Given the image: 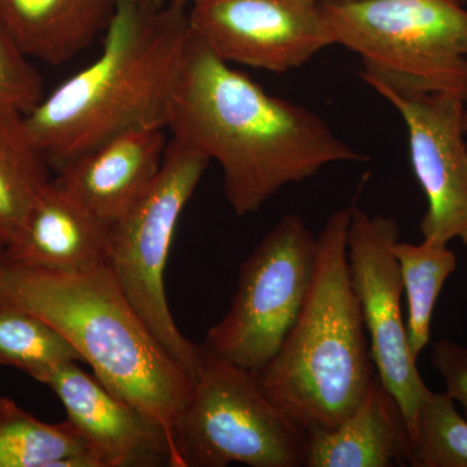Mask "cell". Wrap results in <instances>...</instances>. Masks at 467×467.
<instances>
[{"label":"cell","instance_id":"obj_1","mask_svg":"<svg viewBox=\"0 0 467 467\" xmlns=\"http://www.w3.org/2000/svg\"><path fill=\"white\" fill-rule=\"evenodd\" d=\"M167 129L171 140L220 164L226 201L239 217L328 165L368 160L317 113L267 94L193 34Z\"/></svg>","mask_w":467,"mask_h":467},{"label":"cell","instance_id":"obj_2","mask_svg":"<svg viewBox=\"0 0 467 467\" xmlns=\"http://www.w3.org/2000/svg\"><path fill=\"white\" fill-rule=\"evenodd\" d=\"M99 57L58 85L18 124L57 171L86 150L142 126L167 128L192 41L189 5L119 0Z\"/></svg>","mask_w":467,"mask_h":467},{"label":"cell","instance_id":"obj_3","mask_svg":"<svg viewBox=\"0 0 467 467\" xmlns=\"http://www.w3.org/2000/svg\"><path fill=\"white\" fill-rule=\"evenodd\" d=\"M0 303L38 316L72 344L110 392L174 431L193 379L159 342L109 267L51 272L0 260Z\"/></svg>","mask_w":467,"mask_h":467},{"label":"cell","instance_id":"obj_4","mask_svg":"<svg viewBox=\"0 0 467 467\" xmlns=\"http://www.w3.org/2000/svg\"><path fill=\"white\" fill-rule=\"evenodd\" d=\"M352 207L333 212L317 236L312 285L275 358L254 373L261 389L304 431L343 423L377 376L358 295L350 284L347 233Z\"/></svg>","mask_w":467,"mask_h":467},{"label":"cell","instance_id":"obj_5","mask_svg":"<svg viewBox=\"0 0 467 467\" xmlns=\"http://www.w3.org/2000/svg\"><path fill=\"white\" fill-rule=\"evenodd\" d=\"M334 46L361 58L368 86L467 91V9L454 0H358L321 5Z\"/></svg>","mask_w":467,"mask_h":467},{"label":"cell","instance_id":"obj_6","mask_svg":"<svg viewBox=\"0 0 467 467\" xmlns=\"http://www.w3.org/2000/svg\"><path fill=\"white\" fill-rule=\"evenodd\" d=\"M308 432L261 389L247 368L202 344L193 391L174 431L178 467L306 466Z\"/></svg>","mask_w":467,"mask_h":467},{"label":"cell","instance_id":"obj_7","mask_svg":"<svg viewBox=\"0 0 467 467\" xmlns=\"http://www.w3.org/2000/svg\"><path fill=\"white\" fill-rule=\"evenodd\" d=\"M211 160L186 144L169 140L161 171L133 207L109 227V267L159 342L195 377L202 346L190 342L169 309L165 269L181 214Z\"/></svg>","mask_w":467,"mask_h":467},{"label":"cell","instance_id":"obj_8","mask_svg":"<svg viewBox=\"0 0 467 467\" xmlns=\"http://www.w3.org/2000/svg\"><path fill=\"white\" fill-rule=\"evenodd\" d=\"M317 236L299 214H285L242 264L225 316L204 346L257 373L269 364L299 317L315 276Z\"/></svg>","mask_w":467,"mask_h":467},{"label":"cell","instance_id":"obj_9","mask_svg":"<svg viewBox=\"0 0 467 467\" xmlns=\"http://www.w3.org/2000/svg\"><path fill=\"white\" fill-rule=\"evenodd\" d=\"M399 238L395 218L352 207L347 233L350 284L358 297L377 376L400 404L410 432L430 389L409 347L400 267L392 251Z\"/></svg>","mask_w":467,"mask_h":467},{"label":"cell","instance_id":"obj_10","mask_svg":"<svg viewBox=\"0 0 467 467\" xmlns=\"http://www.w3.org/2000/svg\"><path fill=\"white\" fill-rule=\"evenodd\" d=\"M192 32L229 64L285 73L334 46L316 0H192Z\"/></svg>","mask_w":467,"mask_h":467},{"label":"cell","instance_id":"obj_11","mask_svg":"<svg viewBox=\"0 0 467 467\" xmlns=\"http://www.w3.org/2000/svg\"><path fill=\"white\" fill-rule=\"evenodd\" d=\"M371 88L398 110L407 128L411 168L427 202L420 223L423 241L467 245L465 98Z\"/></svg>","mask_w":467,"mask_h":467},{"label":"cell","instance_id":"obj_12","mask_svg":"<svg viewBox=\"0 0 467 467\" xmlns=\"http://www.w3.org/2000/svg\"><path fill=\"white\" fill-rule=\"evenodd\" d=\"M42 383L57 393L67 420L101 467H175L173 445L165 430L110 392L77 361L58 365Z\"/></svg>","mask_w":467,"mask_h":467},{"label":"cell","instance_id":"obj_13","mask_svg":"<svg viewBox=\"0 0 467 467\" xmlns=\"http://www.w3.org/2000/svg\"><path fill=\"white\" fill-rule=\"evenodd\" d=\"M167 131L142 126L117 134L70 160L55 181L110 227L155 182L168 149Z\"/></svg>","mask_w":467,"mask_h":467},{"label":"cell","instance_id":"obj_14","mask_svg":"<svg viewBox=\"0 0 467 467\" xmlns=\"http://www.w3.org/2000/svg\"><path fill=\"white\" fill-rule=\"evenodd\" d=\"M109 227L57 183L42 190L0 260L51 272L106 265Z\"/></svg>","mask_w":467,"mask_h":467},{"label":"cell","instance_id":"obj_15","mask_svg":"<svg viewBox=\"0 0 467 467\" xmlns=\"http://www.w3.org/2000/svg\"><path fill=\"white\" fill-rule=\"evenodd\" d=\"M411 459L407 420L378 376L343 423L309 432L306 441V467L411 466Z\"/></svg>","mask_w":467,"mask_h":467},{"label":"cell","instance_id":"obj_16","mask_svg":"<svg viewBox=\"0 0 467 467\" xmlns=\"http://www.w3.org/2000/svg\"><path fill=\"white\" fill-rule=\"evenodd\" d=\"M119 0H0V27L29 58L60 66L106 32Z\"/></svg>","mask_w":467,"mask_h":467},{"label":"cell","instance_id":"obj_17","mask_svg":"<svg viewBox=\"0 0 467 467\" xmlns=\"http://www.w3.org/2000/svg\"><path fill=\"white\" fill-rule=\"evenodd\" d=\"M0 467H101L76 427L38 420L0 398Z\"/></svg>","mask_w":467,"mask_h":467},{"label":"cell","instance_id":"obj_18","mask_svg":"<svg viewBox=\"0 0 467 467\" xmlns=\"http://www.w3.org/2000/svg\"><path fill=\"white\" fill-rule=\"evenodd\" d=\"M407 297V333L414 358L429 346L436 304L445 282L456 272L459 259L448 244L422 241L393 244Z\"/></svg>","mask_w":467,"mask_h":467},{"label":"cell","instance_id":"obj_19","mask_svg":"<svg viewBox=\"0 0 467 467\" xmlns=\"http://www.w3.org/2000/svg\"><path fill=\"white\" fill-rule=\"evenodd\" d=\"M50 181L47 160L24 140L18 125L0 130V256Z\"/></svg>","mask_w":467,"mask_h":467},{"label":"cell","instance_id":"obj_20","mask_svg":"<svg viewBox=\"0 0 467 467\" xmlns=\"http://www.w3.org/2000/svg\"><path fill=\"white\" fill-rule=\"evenodd\" d=\"M82 361L57 328L26 309L0 303V365L42 383L58 365Z\"/></svg>","mask_w":467,"mask_h":467},{"label":"cell","instance_id":"obj_21","mask_svg":"<svg viewBox=\"0 0 467 467\" xmlns=\"http://www.w3.org/2000/svg\"><path fill=\"white\" fill-rule=\"evenodd\" d=\"M410 438L411 467H467V418L447 393L429 389Z\"/></svg>","mask_w":467,"mask_h":467},{"label":"cell","instance_id":"obj_22","mask_svg":"<svg viewBox=\"0 0 467 467\" xmlns=\"http://www.w3.org/2000/svg\"><path fill=\"white\" fill-rule=\"evenodd\" d=\"M43 97L41 76L0 27V130L20 124Z\"/></svg>","mask_w":467,"mask_h":467},{"label":"cell","instance_id":"obj_23","mask_svg":"<svg viewBox=\"0 0 467 467\" xmlns=\"http://www.w3.org/2000/svg\"><path fill=\"white\" fill-rule=\"evenodd\" d=\"M430 359L444 382V392L462 408L467 418V347L450 339L438 340Z\"/></svg>","mask_w":467,"mask_h":467},{"label":"cell","instance_id":"obj_24","mask_svg":"<svg viewBox=\"0 0 467 467\" xmlns=\"http://www.w3.org/2000/svg\"><path fill=\"white\" fill-rule=\"evenodd\" d=\"M128 2L137 3L140 5H146V7H159V5H165L169 0H128Z\"/></svg>","mask_w":467,"mask_h":467},{"label":"cell","instance_id":"obj_25","mask_svg":"<svg viewBox=\"0 0 467 467\" xmlns=\"http://www.w3.org/2000/svg\"><path fill=\"white\" fill-rule=\"evenodd\" d=\"M321 5H327V3H347V2H358V0H316Z\"/></svg>","mask_w":467,"mask_h":467},{"label":"cell","instance_id":"obj_26","mask_svg":"<svg viewBox=\"0 0 467 467\" xmlns=\"http://www.w3.org/2000/svg\"><path fill=\"white\" fill-rule=\"evenodd\" d=\"M465 129L467 131V91L465 95Z\"/></svg>","mask_w":467,"mask_h":467},{"label":"cell","instance_id":"obj_27","mask_svg":"<svg viewBox=\"0 0 467 467\" xmlns=\"http://www.w3.org/2000/svg\"><path fill=\"white\" fill-rule=\"evenodd\" d=\"M175 2L182 3V5H189V3L192 2V0H175Z\"/></svg>","mask_w":467,"mask_h":467},{"label":"cell","instance_id":"obj_28","mask_svg":"<svg viewBox=\"0 0 467 467\" xmlns=\"http://www.w3.org/2000/svg\"><path fill=\"white\" fill-rule=\"evenodd\" d=\"M454 2L459 3V5H467V0H454Z\"/></svg>","mask_w":467,"mask_h":467}]
</instances>
